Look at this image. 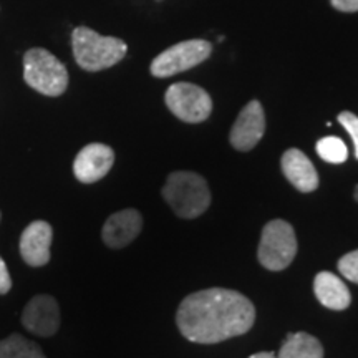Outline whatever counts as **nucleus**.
I'll list each match as a JSON object with an SVG mask.
<instances>
[{
    "label": "nucleus",
    "instance_id": "f257e3e1",
    "mask_svg": "<svg viewBox=\"0 0 358 358\" xmlns=\"http://www.w3.org/2000/svg\"><path fill=\"white\" fill-rule=\"evenodd\" d=\"M256 322V307L229 289H206L189 294L176 313L182 337L194 343H219L248 334Z\"/></svg>",
    "mask_w": 358,
    "mask_h": 358
},
{
    "label": "nucleus",
    "instance_id": "f03ea898",
    "mask_svg": "<svg viewBox=\"0 0 358 358\" xmlns=\"http://www.w3.org/2000/svg\"><path fill=\"white\" fill-rule=\"evenodd\" d=\"M73 57L80 69L101 71L122 62L128 47L116 37H103L88 27H77L71 34Z\"/></svg>",
    "mask_w": 358,
    "mask_h": 358
},
{
    "label": "nucleus",
    "instance_id": "7ed1b4c3",
    "mask_svg": "<svg viewBox=\"0 0 358 358\" xmlns=\"http://www.w3.org/2000/svg\"><path fill=\"white\" fill-rule=\"evenodd\" d=\"M161 192L174 214L182 219L203 216L211 204V191L208 182L198 173H171Z\"/></svg>",
    "mask_w": 358,
    "mask_h": 358
},
{
    "label": "nucleus",
    "instance_id": "20e7f679",
    "mask_svg": "<svg viewBox=\"0 0 358 358\" xmlns=\"http://www.w3.org/2000/svg\"><path fill=\"white\" fill-rule=\"evenodd\" d=\"M24 80L45 96H60L69 87V71L45 48H32L24 55Z\"/></svg>",
    "mask_w": 358,
    "mask_h": 358
},
{
    "label": "nucleus",
    "instance_id": "39448f33",
    "mask_svg": "<svg viewBox=\"0 0 358 358\" xmlns=\"http://www.w3.org/2000/svg\"><path fill=\"white\" fill-rule=\"evenodd\" d=\"M295 254H297V237L294 227L282 219L267 222L262 229L257 249L259 262L268 271H284L292 264Z\"/></svg>",
    "mask_w": 358,
    "mask_h": 358
},
{
    "label": "nucleus",
    "instance_id": "423d86ee",
    "mask_svg": "<svg viewBox=\"0 0 358 358\" xmlns=\"http://www.w3.org/2000/svg\"><path fill=\"white\" fill-rule=\"evenodd\" d=\"M213 53V45L208 40H185L179 42L168 50L161 52L158 57L151 62V75L156 78H168L176 73L194 69L204 60H208Z\"/></svg>",
    "mask_w": 358,
    "mask_h": 358
},
{
    "label": "nucleus",
    "instance_id": "0eeeda50",
    "mask_svg": "<svg viewBox=\"0 0 358 358\" xmlns=\"http://www.w3.org/2000/svg\"><path fill=\"white\" fill-rule=\"evenodd\" d=\"M164 101L169 111L185 123H203L213 111L209 93L198 85L174 83L166 90Z\"/></svg>",
    "mask_w": 358,
    "mask_h": 358
},
{
    "label": "nucleus",
    "instance_id": "6e6552de",
    "mask_svg": "<svg viewBox=\"0 0 358 358\" xmlns=\"http://www.w3.org/2000/svg\"><path fill=\"white\" fill-rule=\"evenodd\" d=\"M264 133H266L264 108L257 100H252L241 110L229 133V141L237 151H250L262 140Z\"/></svg>",
    "mask_w": 358,
    "mask_h": 358
},
{
    "label": "nucleus",
    "instance_id": "1a4fd4ad",
    "mask_svg": "<svg viewBox=\"0 0 358 358\" xmlns=\"http://www.w3.org/2000/svg\"><path fill=\"white\" fill-rule=\"evenodd\" d=\"M22 324L29 332L40 337H52L60 327V308L50 295H35L22 313Z\"/></svg>",
    "mask_w": 358,
    "mask_h": 358
},
{
    "label": "nucleus",
    "instance_id": "9d476101",
    "mask_svg": "<svg viewBox=\"0 0 358 358\" xmlns=\"http://www.w3.org/2000/svg\"><path fill=\"white\" fill-rule=\"evenodd\" d=\"M115 163V153L110 146L101 143H92L80 150L73 163L75 178L85 185L100 181L110 173Z\"/></svg>",
    "mask_w": 358,
    "mask_h": 358
},
{
    "label": "nucleus",
    "instance_id": "9b49d317",
    "mask_svg": "<svg viewBox=\"0 0 358 358\" xmlns=\"http://www.w3.org/2000/svg\"><path fill=\"white\" fill-rule=\"evenodd\" d=\"M53 229L48 222L34 221L20 236V256L30 267H42L50 261Z\"/></svg>",
    "mask_w": 358,
    "mask_h": 358
},
{
    "label": "nucleus",
    "instance_id": "f8f14e48",
    "mask_svg": "<svg viewBox=\"0 0 358 358\" xmlns=\"http://www.w3.org/2000/svg\"><path fill=\"white\" fill-rule=\"evenodd\" d=\"M143 229V217L136 209H123L111 214L103 226V243L111 249L127 248Z\"/></svg>",
    "mask_w": 358,
    "mask_h": 358
},
{
    "label": "nucleus",
    "instance_id": "ddd939ff",
    "mask_svg": "<svg viewBox=\"0 0 358 358\" xmlns=\"http://www.w3.org/2000/svg\"><path fill=\"white\" fill-rule=\"evenodd\" d=\"M280 168L295 189L301 192H313L319 187V174H317L315 166L308 159V156L297 148H290L282 155Z\"/></svg>",
    "mask_w": 358,
    "mask_h": 358
},
{
    "label": "nucleus",
    "instance_id": "4468645a",
    "mask_svg": "<svg viewBox=\"0 0 358 358\" xmlns=\"http://www.w3.org/2000/svg\"><path fill=\"white\" fill-rule=\"evenodd\" d=\"M313 292H315L317 301L330 310H345L352 302L350 290L345 282H342V279L332 272L324 271L317 274L313 280Z\"/></svg>",
    "mask_w": 358,
    "mask_h": 358
},
{
    "label": "nucleus",
    "instance_id": "2eb2a0df",
    "mask_svg": "<svg viewBox=\"0 0 358 358\" xmlns=\"http://www.w3.org/2000/svg\"><path fill=\"white\" fill-rule=\"evenodd\" d=\"M277 358H324V347L310 334H289Z\"/></svg>",
    "mask_w": 358,
    "mask_h": 358
},
{
    "label": "nucleus",
    "instance_id": "dca6fc26",
    "mask_svg": "<svg viewBox=\"0 0 358 358\" xmlns=\"http://www.w3.org/2000/svg\"><path fill=\"white\" fill-rule=\"evenodd\" d=\"M0 358H47L37 343L30 342L19 334L0 342Z\"/></svg>",
    "mask_w": 358,
    "mask_h": 358
},
{
    "label": "nucleus",
    "instance_id": "f3484780",
    "mask_svg": "<svg viewBox=\"0 0 358 358\" xmlns=\"http://www.w3.org/2000/svg\"><path fill=\"white\" fill-rule=\"evenodd\" d=\"M317 155L327 163L342 164L348 158L347 145L337 136H325L317 141Z\"/></svg>",
    "mask_w": 358,
    "mask_h": 358
},
{
    "label": "nucleus",
    "instance_id": "a211bd4d",
    "mask_svg": "<svg viewBox=\"0 0 358 358\" xmlns=\"http://www.w3.org/2000/svg\"><path fill=\"white\" fill-rule=\"evenodd\" d=\"M338 271L345 279L358 284V249L348 252L338 261Z\"/></svg>",
    "mask_w": 358,
    "mask_h": 358
},
{
    "label": "nucleus",
    "instance_id": "6ab92c4d",
    "mask_svg": "<svg viewBox=\"0 0 358 358\" xmlns=\"http://www.w3.org/2000/svg\"><path fill=\"white\" fill-rule=\"evenodd\" d=\"M338 123L350 134L353 146H355V158L358 159V116L353 115L352 111H342L338 115Z\"/></svg>",
    "mask_w": 358,
    "mask_h": 358
},
{
    "label": "nucleus",
    "instance_id": "aec40b11",
    "mask_svg": "<svg viewBox=\"0 0 358 358\" xmlns=\"http://www.w3.org/2000/svg\"><path fill=\"white\" fill-rule=\"evenodd\" d=\"M12 287V279L10 274H8V268L3 262V259L0 257V295L7 294Z\"/></svg>",
    "mask_w": 358,
    "mask_h": 358
},
{
    "label": "nucleus",
    "instance_id": "412c9836",
    "mask_svg": "<svg viewBox=\"0 0 358 358\" xmlns=\"http://www.w3.org/2000/svg\"><path fill=\"white\" fill-rule=\"evenodd\" d=\"M330 3H332L334 8H337L340 12H358V0H330Z\"/></svg>",
    "mask_w": 358,
    "mask_h": 358
},
{
    "label": "nucleus",
    "instance_id": "4be33fe9",
    "mask_svg": "<svg viewBox=\"0 0 358 358\" xmlns=\"http://www.w3.org/2000/svg\"><path fill=\"white\" fill-rule=\"evenodd\" d=\"M249 358H277V355L272 352H259V353H254V355H250Z\"/></svg>",
    "mask_w": 358,
    "mask_h": 358
},
{
    "label": "nucleus",
    "instance_id": "5701e85b",
    "mask_svg": "<svg viewBox=\"0 0 358 358\" xmlns=\"http://www.w3.org/2000/svg\"><path fill=\"white\" fill-rule=\"evenodd\" d=\"M353 198H355V201L358 203V185L355 186V192H353Z\"/></svg>",
    "mask_w": 358,
    "mask_h": 358
},
{
    "label": "nucleus",
    "instance_id": "b1692460",
    "mask_svg": "<svg viewBox=\"0 0 358 358\" xmlns=\"http://www.w3.org/2000/svg\"><path fill=\"white\" fill-rule=\"evenodd\" d=\"M156 2H161V0H156Z\"/></svg>",
    "mask_w": 358,
    "mask_h": 358
},
{
    "label": "nucleus",
    "instance_id": "393cba45",
    "mask_svg": "<svg viewBox=\"0 0 358 358\" xmlns=\"http://www.w3.org/2000/svg\"><path fill=\"white\" fill-rule=\"evenodd\" d=\"M0 217H2V216H0Z\"/></svg>",
    "mask_w": 358,
    "mask_h": 358
}]
</instances>
